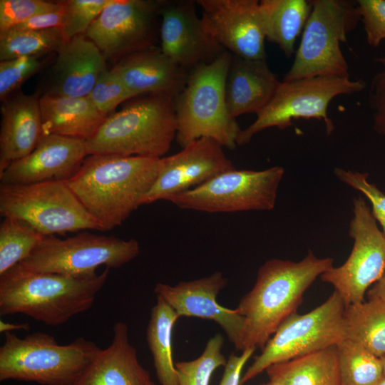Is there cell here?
Here are the masks:
<instances>
[{"label": "cell", "instance_id": "44dd1931", "mask_svg": "<svg viewBox=\"0 0 385 385\" xmlns=\"http://www.w3.org/2000/svg\"><path fill=\"white\" fill-rule=\"evenodd\" d=\"M111 70L135 97L174 98L185 86L189 75L155 45L120 59Z\"/></svg>", "mask_w": 385, "mask_h": 385}, {"label": "cell", "instance_id": "7dc6e473", "mask_svg": "<svg viewBox=\"0 0 385 385\" xmlns=\"http://www.w3.org/2000/svg\"><path fill=\"white\" fill-rule=\"evenodd\" d=\"M377 385H385V376H384Z\"/></svg>", "mask_w": 385, "mask_h": 385}, {"label": "cell", "instance_id": "9a60e30c", "mask_svg": "<svg viewBox=\"0 0 385 385\" xmlns=\"http://www.w3.org/2000/svg\"><path fill=\"white\" fill-rule=\"evenodd\" d=\"M234 168L219 143L209 138L195 140L178 153L159 159L157 178L142 205L170 200Z\"/></svg>", "mask_w": 385, "mask_h": 385}, {"label": "cell", "instance_id": "4316f807", "mask_svg": "<svg viewBox=\"0 0 385 385\" xmlns=\"http://www.w3.org/2000/svg\"><path fill=\"white\" fill-rule=\"evenodd\" d=\"M282 385H341L336 346L274 364L266 370Z\"/></svg>", "mask_w": 385, "mask_h": 385}, {"label": "cell", "instance_id": "7a4b0ae2", "mask_svg": "<svg viewBox=\"0 0 385 385\" xmlns=\"http://www.w3.org/2000/svg\"><path fill=\"white\" fill-rule=\"evenodd\" d=\"M160 158L88 155L68 184L88 212L109 230L139 206L157 178Z\"/></svg>", "mask_w": 385, "mask_h": 385}, {"label": "cell", "instance_id": "3957f363", "mask_svg": "<svg viewBox=\"0 0 385 385\" xmlns=\"http://www.w3.org/2000/svg\"><path fill=\"white\" fill-rule=\"evenodd\" d=\"M109 270L75 277L27 271L18 264L0 275V314H24L48 326L63 324L93 306Z\"/></svg>", "mask_w": 385, "mask_h": 385}, {"label": "cell", "instance_id": "60d3db41", "mask_svg": "<svg viewBox=\"0 0 385 385\" xmlns=\"http://www.w3.org/2000/svg\"><path fill=\"white\" fill-rule=\"evenodd\" d=\"M60 9L34 16L26 21L11 29L17 30H43L52 28H62L64 19V6Z\"/></svg>", "mask_w": 385, "mask_h": 385}, {"label": "cell", "instance_id": "bcb514c9", "mask_svg": "<svg viewBox=\"0 0 385 385\" xmlns=\"http://www.w3.org/2000/svg\"><path fill=\"white\" fill-rule=\"evenodd\" d=\"M381 362H382L383 369H384V376H385V355L384 356L381 357Z\"/></svg>", "mask_w": 385, "mask_h": 385}, {"label": "cell", "instance_id": "7c38bea8", "mask_svg": "<svg viewBox=\"0 0 385 385\" xmlns=\"http://www.w3.org/2000/svg\"><path fill=\"white\" fill-rule=\"evenodd\" d=\"M284 174L281 166L262 170L234 168L169 201L182 209L210 213L272 210Z\"/></svg>", "mask_w": 385, "mask_h": 385}, {"label": "cell", "instance_id": "ee69618b", "mask_svg": "<svg viewBox=\"0 0 385 385\" xmlns=\"http://www.w3.org/2000/svg\"><path fill=\"white\" fill-rule=\"evenodd\" d=\"M30 329V325L28 322H15L10 323L6 322L3 320L0 321V332H11L12 331H29Z\"/></svg>", "mask_w": 385, "mask_h": 385}, {"label": "cell", "instance_id": "d590c367", "mask_svg": "<svg viewBox=\"0 0 385 385\" xmlns=\"http://www.w3.org/2000/svg\"><path fill=\"white\" fill-rule=\"evenodd\" d=\"M41 57H19L0 61V99L13 95L21 84L41 69Z\"/></svg>", "mask_w": 385, "mask_h": 385}, {"label": "cell", "instance_id": "74e56055", "mask_svg": "<svg viewBox=\"0 0 385 385\" xmlns=\"http://www.w3.org/2000/svg\"><path fill=\"white\" fill-rule=\"evenodd\" d=\"M336 177L348 186L359 191L371 205V212L385 235V193L368 181V173L334 168Z\"/></svg>", "mask_w": 385, "mask_h": 385}, {"label": "cell", "instance_id": "603a6c76", "mask_svg": "<svg viewBox=\"0 0 385 385\" xmlns=\"http://www.w3.org/2000/svg\"><path fill=\"white\" fill-rule=\"evenodd\" d=\"M113 330L110 345L100 350L73 385H157L138 361L127 324L118 322Z\"/></svg>", "mask_w": 385, "mask_h": 385}, {"label": "cell", "instance_id": "e575fe53", "mask_svg": "<svg viewBox=\"0 0 385 385\" xmlns=\"http://www.w3.org/2000/svg\"><path fill=\"white\" fill-rule=\"evenodd\" d=\"M88 96L107 115L121 103L135 98L111 69L101 73Z\"/></svg>", "mask_w": 385, "mask_h": 385}, {"label": "cell", "instance_id": "8992f818", "mask_svg": "<svg viewBox=\"0 0 385 385\" xmlns=\"http://www.w3.org/2000/svg\"><path fill=\"white\" fill-rule=\"evenodd\" d=\"M0 347V381L16 380L41 385H73L101 349L78 337L58 344L49 334L36 332L19 338L4 333Z\"/></svg>", "mask_w": 385, "mask_h": 385}, {"label": "cell", "instance_id": "2e32d148", "mask_svg": "<svg viewBox=\"0 0 385 385\" xmlns=\"http://www.w3.org/2000/svg\"><path fill=\"white\" fill-rule=\"evenodd\" d=\"M207 32L232 55L266 60L257 0H197Z\"/></svg>", "mask_w": 385, "mask_h": 385}, {"label": "cell", "instance_id": "f6af8a7d", "mask_svg": "<svg viewBox=\"0 0 385 385\" xmlns=\"http://www.w3.org/2000/svg\"><path fill=\"white\" fill-rule=\"evenodd\" d=\"M260 385H282V384L279 382L277 381L270 379V381L268 382L262 384Z\"/></svg>", "mask_w": 385, "mask_h": 385}, {"label": "cell", "instance_id": "d6986e66", "mask_svg": "<svg viewBox=\"0 0 385 385\" xmlns=\"http://www.w3.org/2000/svg\"><path fill=\"white\" fill-rule=\"evenodd\" d=\"M88 155L86 141L56 134L43 135L34 150L1 173V184L68 181Z\"/></svg>", "mask_w": 385, "mask_h": 385}, {"label": "cell", "instance_id": "ba28073f", "mask_svg": "<svg viewBox=\"0 0 385 385\" xmlns=\"http://www.w3.org/2000/svg\"><path fill=\"white\" fill-rule=\"evenodd\" d=\"M0 213L22 220L44 236L84 230L103 231L67 181L0 185Z\"/></svg>", "mask_w": 385, "mask_h": 385}, {"label": "cell", "instance_id": "5b68a950", "mask_svg": "<svg viewBox=\"0 0 385 385\" xmlns=\"http://www.w3.org/2000/svg\"><path fill=\"white\" fill-rule=\"evenodd\" d=\"M232 54L226 51L214 61L189 72L185 86L173 98L175 140L181 148L209 138L233 150L241 128L227 108L225 86Z\"/></svg>", "mask_w": 385, "mask_h": 385}, {"label": "cell", "instance_id": "6da1fadb", "mask_svg": "<svg viewBox=\"0 0 385 385\" xmlns=\"http://www.w3.org/2000/svg\"><path fill=\"white\" fill-rule=\"evenodd\" d=\"M332 266V258H318L311 250L299 262H265L253 287L236 307L244 319L238 351L262 350L281 324L296 313L305 291Z\"/></svg>", "mask_w": 385, "mask_h": 385}, {"label": "cell", "instance_id": "ffe728a7", "mask_svg": "<svg viewBox=\"0 0 385 385\" xmlns=\"http://www.w3.org/2000/svg\"><path fill=\"white\" fill-rule=\"evenodd\" d=\"M56 53L43 94L87 96L101 73L107 69L106 58L84 34L66 40Z\"/></svg>", "mask_w": 385, "mask_h": 385}, {"label": "cell", "instance_id": "7bdbcfd3", "mask_svg": "<svg viewBox=\"0 0 385 385\" xmlns=\"http://www.w3.org/2000/svg\"><path fill=\"white\" fill-rule=\"evenodd\" d=\"M368 297L385 302V268L381 277L368 291Z\"/></svg>", "mask_w": 385, "mask_h": 385}, {"label": "cell", "instance_id": "b9f144b4", "mask_svg": "<svg viewBox=\"0 0 385 385\" xmlns=\"http://www.w3.org/2000/svg\"><path fill=\"white\" fill-rule=\"evenodd\" d=\"M255 351V349L251 348L242 351L240 355L231 354L219 385H240L243 367Z\"/></svg>", "mask_w": 385, "mask_h": 385}, {"label": "cell", "instance_id": "52a82bcc", "mask_svg": "<svg viewBox=\"0 0 385 385\" xmlns=\"http://www.w3.org/2000/svg\"><path fill=\"white\" fill-rule=\"evenodd\" d=\"M312 10L294 62L282 81L312 77L349 78L341 43L361 20L356 3L310 1Z\"/></svg>", "mask_w": 385, "mask_h": 385}, {"label": "cell", "instance_id": "4fadbf2b", "mask_svg": "<svg viewBox=\"0 0 385 385\" xmlns=\"http://www.w3.org/2000/svg\"><path fill=\"white\" fill-rule=\"evenodd\" d=\"M353 214L349 233L354 245L349 257L320 276L334 287L345 307L363 302L365 293L381 277L385 268V235L363 196L354 198Z\"/></svg>", "mask_w": 385, "mask_h": 385}, {"label": "cell", "instance_id": "5bb4252c", "mask_svg": "<svg viewBox=\"0 0 385 385\" xmlns=\"http://www.w3.org/2000/svg\"><path fill=\"white\" fill-rule=\"evenodd\" d=\"M163 1L113 0L96 19L86 36L106 59H120L155 46Z\"/></svg>", "mask_w": 385, "mask_h": 385}, {"label": "cell", "instance_id": "4dcf8cb0", "mask_svg": "<svg viewBox=\"0 0 385 385\" xmlns=\"http://www.w3.org/2000/svg\"><path fill=\"white\" fill-rule=\"evenodd\" d=\"M341 385H377L384 378L381 358L344 339L336 345Z\"/></svg>", "mask_w": 385, "mask_h": 385}, {"label": "cell", "instance_id": "8d00e7d4", "mask_svg": "<svg viewBox=\"0 0 385 385\" xmlns=\"http://www.w3.org/2000/svg\"><path fill=\"white\" fill-rule=\"evenodd\" d=\"M61 1L42 0H1L0 32L20 24L30 18L60 9Z\"/></svg>", "mask_w": 385, "mask_h": 385}, {"label": "cell", "instance_id": "f1b7e54d", "mask_svg": "<svg viewBox=\"0 0 385 385\" xmlns=\"http://www.w3.org/2000/svg\"><path fill=\"white\" fill-rule=\"evenodd\" d=\"M345 339L356 342L381 358L385 355V302H367L345 307Z\"/></svg>", "mask_w": 385, "mask_h": 385}, {"label": "cell", "instance_id": "484cf974", "mask_svg": "<svg viewBox=\"0 0 385 385\" xmlns=\"http://www.w3.org/2000/svg\"><path fill=\"white\" fill-rule=\"evenodd\" d=\"M311 10L310 1H260L259 14L266 40L277 45L287 57H291Z\"/></svg>", "mask_w": 385, "mask_h": 385}, {"label": "cell", "instance_id": "e0dca14e", "mask_svg": "<svg viewBox=\"0 0 385 385\" xmlns=\"http://www.w3.org/2000/svg\"><path fill=\"white\" fill-rule=\"evenodd\" d=\"M195 5L191 0L163 1L160 11V48L188 72L226 51L205 30Z\"/></svg>", "mask_w": 385, "mask_h": 385}, {"label": "cell", "instance_id": "d6a6232c", "mask_svg": "<svg viewBox=\"0 0 385 385\" xmlns=\"http://www.w3.org/2000/svg\"><path fill=\"white\" fill-rule=\"evenodd\" d=\"M224 338L216 334L207 342L204 351L197 358L175 364L178 385H209L213 373L225 367L227 359L222 352Z\"/></svg>", "mask_w": 385, "mask_h": 385}, {"label": "cell", "instance_id": "ab89813d", "mask_svg": "<svg viewBox=\"0 0 385 385\" xmlns=\"http://www.w3.org/2000/svg\"><path fill=\"white\" fill-rule=\"evenodd\" d=\"M381 69L373 77L369 93V107L373 115V127L385 137V54L375 58Z\"/></svg>", "mask_w": 385, "mask_h": 385}, {"label": "cell", "instance_id": "8fae6325", "mask_svg": "<svg viewBox=\"0 0 385 385\" xmlns=\"http://www.w3.org/2000/svg\"><path fill=\"white\" fill-rule=\"evenodd\" d=\"M139 253L140 245L135 239L125 240L84 230L66 239L45 236L19 265L31 272L90 276L97 274L101 265L119 268Z\"/></svg>", "mask_w": 385, "mask_h": 385}, {"label": "cell", "instance_id": "1f68e13d", "mask_svg": "<svg viewBox=\"0 0 385 385\" xmlns=\"http://www.w3.org/2000/svg\"><path fill=\"white\" fill-rule=\"evenodd\" d=\"M44 237L22 220L4 217L0 224V275L26 259Z\"/></svg>", "mask_w": 385, "mask_h": 385}, {"label": "cell", "instance_id": "f35d334b", "mask_svg": "<svg viewBox=\"0 0 385 385\" xmlns=\"http://www.w3.org/2000/svg\"><path fill=\"white\" fill-rule=\"evenodd\" d=\"M367 43L376 47L385 40V0L356 1Z\"/></svg>", "mask_w": 385, "mask_h": 385}, {"label": "cell", "instance_id": "30bf717a", "mask_svg": "<svg viewBox=\"0 0 385 385\" xmlns=\"http://www.w3.org/2000/svg\"><path fill=\"white\" fill-rule=\"evenodd\" d=\"M366 83L361 79L312 77L281 81L274 95L256 115L255 120L240 133L237 145L248 143L262 130L275 127L285 129L293 120L316 118L323 120L328 134L334 130L327 108L337 96L362 91Z\"/></svg>", "mask_w": 385, "mask_h": 385}, {"label": "cell", "instance_id": "277c9868", "mask_svg": "<svg viewBox=\"0 0 385 385\" xmlns=\"http://www.w3.org/2000/svg\"><path fill=\"white\" fill-rule=\"evenodd\" d=\"M140 96L108 115L86 141L88 155L161 158L169 151L177 131L173 98Z\"/></svg>", "mask_w": 385, "mask_h": 385}, {"label": "cell", "instance_id": "83f0119b", "mask_svg": "<svg viewBox=\"0 0 385 385\" xmlns=\"http://www.w3.org/2000/svg\"><path fill=\"white\" fill-rule=\"evenodd\" d=\"M179 317L162 297L156 296L146 329V341L160 385H178L173 359L172 332Z\"/></svg>", "mask_w": 385, "mask_h": 385}, {"label": "cell", "instance_id": "836d02e7", "mask_svg": "<svg viewBox=\"0 0 385 385\" xmlns=\"http://www.w3.org/2000/svg\"><path fill=\"white\" fill-rule=\"evenodd\" d=\"M113 0H68L62 1L64 19L62 30L66 40L83 35Z\"/></svg>", "mask_w": 385, "mask_h": 385}, {"label": "cell", "instance_id": "d4e9b609", "mask_svg": "<svg viewBox=\"0 0 385 385\" xmlns=\"http://www.w3.org/2000/svg\"><path fill=\"white\" fill-rule=\"evenodd\" d=\"M39 103L43 136L56 134L87 141L108 117L88 96L68 98L42 94Z\"/></svg>", "mask_w": 385, "mask_h": 385}, {"label": "cell", "instance_id": "7402d4cb", "mask_svg": "<svg viewBox=\"0 0 385 385\" xmlns=\"http://www.w3.org/2000/svg\"><path fill=\"white\" fill-rule=\"evenodd\" d=\"M0 173L31 153L43 136L39 98L18 93L2 101Z\"/></svg>", "mask_w": 385, "mask_h": 385}, {"label": "cell", "instance_id": "ac0fdd59", "mask_svg": "<svg viewBox=\"0 0 385 385\" xmlns=\"http://www.w3.org/2000/svg\"><path fill=\"white\" fill-rule=\"evenodd\" d=\"M227 284L221 272L205 277L180 282L172 286L155 284L153 291L162 297L180 317H192L217 323L226 334L230 342L238 350L244 326V319L237 308L232 309L218 304V294Z\"/></svg>", "mask_w": 385, "mask_h": 385}, {"label": "cell", "instance_id": "9c48e42d", "mask_svg": "<svg viewBox=\"0 0 385 385\" xmlns=\"http://www.w3.org/2000/svg\"><path fill=\"white\" fill-rule=\"evenodd\" d=\"M344 309L342 298L334 291L313 310L289 316L241 376L240 385H244L274 364L336 346L345 339Z\"/></svg>", "mask_w": 385, "mask_h": 385}, {"label": "cell", "instance_id": "cb8c5ba5", "mask_svg": "<svg viewBox=\"0 0 385 385\" xmlns=\"http://www.w3.org/2000/svg\"><path fill=\"white\" fill-rule=\"evenodd\" d=\"M280 83L266 60L232 55L225 86L230 115L235 119L243 114L257 115L272 99Z\"/></svg>", "mask_w": 385, "mask_h": 385}, {"label": "cell", "instance_id": "f546056e", "mask_svg": "<svg viewBox=\"0 0 385 385\" xmlns=\"http://www.w3.org/2000/svg\"><path fill=\"white\" fill-rule=\"evenodd\" d=\"M65 41L61 27L43 30L8 29L0 32V61L56 53Z\"/></svg>", "mask_w": 385, "mask_h": 385}]
</instances>
